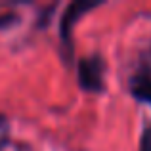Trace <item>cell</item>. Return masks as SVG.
<instances>
[{
  "instance_id": "cell-4",
  "label": "cell",
  "mask_w": 151,
  "mask_h": 151,
  "mask_svg": "<svg viewBox=\"0 0 151 151\" xmlns=\"http://www.w3.org/2000/svg\"><path fill=\"white\" fill-rule=\"evenodd\" d=\"M6 134H8V124H6V119L0 117V147L2 144L6 142Z\"/></svg>"
},
{
  "instance_id": "cell-2",
  "label": "cell",
  "mask_w": 151,
  "mask_h": 151,
  "mask_svg": "<svg viewBox=\"0 0 151 151\" xmlns=\"http://www.w3.org/2000/svg\"><path fill=\"white\" fill-rule=\"evenodd\" d=\"M132 92L134 96H138L140 100L151 103V78L147 77H138L132 82Z\"/></svg>"
},
{
  "instance_id": "cell-1",
  "label": "cell",
  "mask_w": 151,
  "mask_h": 151,
  "mask_svg": "<svg viewBox=\"0 0 151 151\" xmlns=\"http://www.w3.org/2000/svg\"><path fill=\"white\" fill-rule=\"evenodd\" d=\"M100 75H101V67L96 59H84L81 63V82L84 88L96 90L100 86Z\"/></svg>"
},
{
  "instance_id": "cell-3",
  "label": "cell",
  "mask_w": 151,
  "mask_h": 151,
  "mask_svg": "<svg viewBox=\"0 0 151 151\" xmlns=\"http://www.w3.org/2000/svg\"><path fill=\"white\" fill-rule=\"evenodd\" d=\"M140 151H151V126H149V128L144 132V136H142Z\"/></svg>"
}]
</instances>
